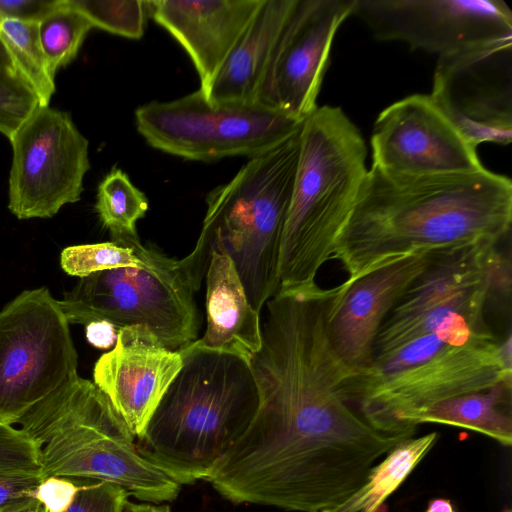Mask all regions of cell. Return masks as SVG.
I'll list each match as a JSON object with an SVG mask.
<instances>
[{
  "label": "cell",
  "mask_w": 512,
  "mask_h": 512,
  "mask_svg": "<svg viewBox=\"0 0 512 512\" xmlns=\"http://www.w3.org/2000/svg\"><path fill=\"white\" fill-rule=\"evenodd\" d=\"M322 512H330V511H322Z\"/></svg>",
  "instance_id": "ab89813d"
},
{
  "label": "cell",
  "mask_w": 512,
  "mask_h": 512,
  "mask_svg": "<svg viewBox=\"0 0 512 512\" xmlns=\"http://www.w3.org/2000/svg\"><path fill=\"white\" fill-rule=\"evenodd\" d=\"M148 207L144 193L119 168H113L98 186L95 209L113 243L120 245L138 236L136 222L145 216Z\"/></svg>",
  "instance_id": "cb8c5ba5"
},
{
  "label": "cell",
  "mask_w": 512,
  "mask_h": 512,
  "mask_svg": "<svg viewBox=\"0 0 512 512\" xmlns=\"http://www.w3.org/2000/svg\"><path fill=\"white\" fill-rule=\"evenodd\" d=\"M263 0H153L147 13L186 51L205 95Z\"/></svg>",
  "instance_id": "ac0fdd59"
},
{
  "label": "cell",
  "mask_w": 512,
  "mask_h": 512,
  "mask_svg": "<svg viewBox=\"0 0 512 512\" xmlns=\"http://www.w3.org/2000/svg\"><path fill=\"white\" fill-rule=\"evenodd\" d=\"M78 488L77 481L51 476L40 482L34 497L48 512H66L72 505Z\"/></svg>",
  "instance_id": "d6a6232c"
},
{
  "label": "cell",
  "mask_w": 512,
  "mask_h": 512,
  "mask_svg": "<svg viewBox=\"0 0 512 512\" xmlns=\"http://www.w3.org/2000/svg\"><path fill=\"white\" fill-rule=\"evenodd\" d=\"M0 470L41 475L36 443L20 428L0 423Z\"/></svg>",
  "instance_id": "f546056e"
},
{
  "label": "cell",
  "mask_w": 512,
  "mask_h": 512,
  "mask_svg": "<svg viewBox=\"0 0 512 512\" xmlns=\"http://www.w3.org/2000/svg\"><path fill=\"white\" fill-rule=\"evenodd\" d=\"M182 365L179 351L167 349L147 327L132 325L120 328L113 349L96 361L93 380L136 439Z\"/></svg>",
  "instance_id": "e0dca14e"
},
{
  "label": "cell",
  "mask_w": 512,
  "mask_h": 512,
  "mask_svg": "<svg viewBox=\"0 0 512 512\" xmlns=\"http://www.w3.org/2000/svg\"><path fill=\"white\" fill-rule=\"evenodd\" d=\"M128 496L124 488L106 481L79 484L74 501L66 512H123Z\"/></svg>",
  "instance_id": "4dcf8cb0"
},
{
  "label": "cell",
  "mask_w": 512,
  "mask_h": 512,
  "mask_svg": "<svg viewBox=\"0 0 512 512\" xmlns=\"http://www.w3.org/2000/svg\"><path fill=\"white\" fill-rule=\"evenodd\" d=\"M398 370L371 374L353 370L343 384L348 403L374 428L411 434L433 405L456 396L512 382V338L493 333L445 347L406 345Z\"/></svg>",
  "instance_id": "52a82bcc"
},
{
  "label": "cell",
  "mask_w": 512,
  "mask_h": 512,
  "mask_svg": "<svg viewBox=\"0 0 512 512\" xmlns=\"http://www.w3.org/2000/svg\"><path fill=\"white\" fill-rule=\"evenodd\" d=\"M0 66L9 68V69H14L17 71V69L14 65V62H13L9 52L7 51L6 47L2 43L1 39H0Z\"/></svg>",
  "instance_id": "74e56055"
},
{
  "label": "cell",
  "mask_w": 512,
  "mask_h": 512,
  "mask_svg": "<svg viewBox=\"0 0 512 512\" xmlns=\"http://www.w3.org/2000/svg\"><path fill=\"white\" fill-rule=\"evenodd\" d=\"M296 0H263L215 76L210 102H252Z\"/></svg>",
  "instance_id": "44dd1931"
},
{
  "label": "cell",
  "mask_w": 512,
  "mask_h": 512,
  "mask_svg": "<svg viewBox=\"0 0 512 512\" xmlns=\"http://www.w3.org/2000/svg\"><path fill=\"white\" fill-rule=\"evenodd\" d=\"M8 208L18 219L50 218L80 200L88 140L67 112L38 106L9 140Z\"/></svg>",
  "instance_id": "8fae6325"
},
{
  "label": "cell",
  "mask_w": 512,
  "mask_h": 512,
  "mask_svg": "<svg viewBox=\"0 0 512 512\" xmlns=\"http://www.w3.org/2000/svg\"><path fill=\"white\" fill-rule=\"evenodd\" d=\"M364 139L340 107H318L303 121L280 252V288L316 284L366 178ZM278 290V291H279Z\"/></svg>",
  "instance_id": "5b68a950"
},
{
  "label": "cell",
  "mask_w": 512,
  "mask_h": 512,
  "mask_svg": "<svg viewBox=\"0 0 512 512\" xmlns=\"http://www.w3.org/2000/svg\"><path fill=\"white\" fill-rule=\"evenodd\" d=\"M77 366L59 300L46 287L22 291L0 310V423L18 424L77 376Z\"/></svg>",
  "instance_id": "30bf717a"
},
{
  "label": "cell",
  "mask_w": 512,
  "mask_h": 512,
  "mask_svg": "<svg viewBox=\"0 0 512 512\" xmlns=\"http://www.w3.org/2000/svg\"><path fill=\"white\" fill-rule=\"evenodd\" d=\"M60 264L68 275L83 278L105 270L139 266L142 258L132 247L103 242L63 249Z\"/></svg>",
  "instance_id": "83f0119b"
},
{
  "label": "cell",
  "mask_w": 512,
  "mask_h": 512,
  "mask_svg": "<svg viewBox=\"0 0 512 512\" xmlns=\"http://www.w3.org/2000/svg\"><path fill=\"white\" fill-rule=\"evenodd\" d=\"M413 436L377 430L337 390L290 383L259 393L250 425L205 481L236 505L331 511L393 447Z\"/></svg>",
  "instance_id": "6da1fadb"
},
{
  "label": "cell",
  "mask_w": 512,
  "mask_h": 512,
  "mask_svg": "<svg viewBox=\"0 0 512 512\" xmlns=\"http://www.w3.org/2000/svg\"><path fill=\"white\" fill-rule=\"evenodd\" d=\"M59 0H0V23L6 19L39 22Z\"/></svg>",
  "instance_id": "836d02e7"
},
{
  "label": "cell",
  "mask_w": 512,
  "mask_h": 512,
  "mask_svg": "<svg viewBox=\"0 0 512 512\" xmlns=\"http://www.w3.org/2000/svg\"><path fill=\"white\" fill-rule=\"evenodd\" d=\"M178 351L182 368L135 446L143 458L187 485L205 480L246 431L259 394L247 359L192 343Z\"/></svg>",
  "instance_id": "3957f363"
},
{
  "label": "cell",
  "mask_w": 512,
  "mask_h": 512,
  "mask_svg": "<svg viewBox=\"0 0 512 512\" xmlns=\"http://www.w3.org/2000/svg\"><path fill=\"white\" fill-rule=\"evenodd\" d=\"M299 135L300 131L275 148L250 157L228 183L207 195L199 238L192 252L180 260L195 291L201 287L212 251L220 249L233 261L256 311L261 312L278 292L281 243Z\"/></svg>",
  "instance_id": "277c9868"
},
{
  "label": "cell",
  "mask_w": 512,
  "mask_h": 512,
  "mask_svg": "<svg viewBox=\"0 0 512 512\" xmlns=\"http://www.w3.org/2000/svg\"><path fill=\"white\" fill-rule=\"evenodd\" d=\"M353 5L354 0H296L255 101L304 121L317 108L334 36Z\"/></svg>",
  "instance_id": "4fadbf2b"
},
{
  "label": "cell",
  "mask_w": 512,
  "mask_h": 512,
  "mask_svg": "<svg viewBox=\"0 0 512 512\" xmlns=\"http://www.w3.org/2000/svg\"><path fill=\"white\" fill-rule=\"evenodd\" d=\"M92 28L87 17L69 0H59L38 22L40 44L52 76L76 58Z\"/></svg>",
  "instance_id": "484cf974"
},
{
  "label": "cell",
  "mask_w": 512,
  "mask_h": 512,
  "mask_svg": "<svg viewBox=\"0 0 512 512\" xmlns=\"http://www.w3.org/2000/svg\"><path fill=\"white\" fill-rule=\"evenodd\" d=\"M512 224V183L482 170L406 177L368 170L329 260L344 283L420 250L500 242Z\"/></svg>",
  "instance_id": "7a4b0ae2"
},
{
  "label": "cell",
  "mask_w": 512,
  "mask_h": 512,
  "mask_svg": "<svg viewBox=\"0 0 512 512\" xmlns=\"http://www.w3.org/2000/svg\"><path fill=\"white\" fill-rule=\"evenodd\" d=\"M17 425L39 449L42 480L58 476L106 481L153 504L173 501L181 490L137 452L134 435L107 395L79 375Z\"/></svg>",
  "instance_id": "8992f818"
},
{
  "label": "cell",
  "mask_w": 512,
  "mask_h": 512,
  "mask_svg": "<svg viewBox=\"0 0 512 512\" xmlns=\"http://www.w3.org/2000/svg\"><path fill=\"white\" fill-rule=\"evenodd\" d=\"M500 287L510 288V268L469 282L422 284L408 290L382 323L372 360L436 331L454 317L485 314L491 293Z\"/></svg>",
  "instance_id": "d6986e66"
},
{
  "label": "cell",
  "mask_w": 512,
  "mask_h": 512,
  "mask_svg": "<svg viewBox=\"0 0 512 512\" xmlns=\"http://www.w3.org/2000/svg\"><path fill=\"white\" fill-rule=\"evenodd\" d=\"M424 512H456L451 501L448 499L437 498L429 502Z\"/></svg>",
  "instance_id": "8d00e7d4"
},
{
  "label": "cell",
  "mask_w": 512,
  "mask_h": 512,
  "mask_svg": "<svg viewBox=\"0 0 512 512\" xmlns=\"http://www.w3.org/2000/svg\"><path fill=\"white\" fill-rule=\"evenodd\" d=\"M88 342L98 349H108L115 345L116 327L107 321H95L86 325Z\"/></svg>",
  "instance_id": "e575fe53"
},
{
  "label": "cell",
  "mask_w": 512,
  "mask_h": 512,
  "mask_svg": "<svg viewBox=\"0 0 512 512\" xmlns=\"http://www.w3.org/2000/svg\"><path fill=\"white\" fill-rule=\"evenodd\" d=\"M505 512H512L510 509L506 510Z\"/></svg>",
  "instance_id": "f35d334b"
},
{
  "label": "cell",
  "mask_w": 512,
  "mask_h": 512,
  "mask_svg": "<svg viewBox=\"0 0 512 512\" xmlns=\"http://www.w3.org/2000/svg\"><path fill=\"white\" fill-rule=\"evenodd\" d=\"M435 251L414 252L336 286L328 314V333L334 350L350 368L360 370L371 364L382 323Z\"/></svg>",
  "instance_id": "2e32d148"
},
{
  "label": "cell",
  "mask_w": 512,
  "mask_h": 512,
  "mask_svg": "<svg viewBox=\"0 0 512 512\" xmlns=\"http://www.w3.org/2000/svg\"><path fill=\"white\" fill-rule=\"evenodd\" d=\"M372 166L395 176L471 173L484 167L430 95L413 94L386 107L371 135Z\"/></svg>",
  "instance_id": "9a60e30c"
},
{
  "label": "cell",
  "mask_w": 512,
  "mask_h": 512,
  "mask_svg": "<svg viewBox=\"0 0 512 512\" xmlns=\"http://www.w3.org/2000/svg\"><path fill=\"white\" fill-rule=\"evenodd\" d=\"M40 474L0 470V512H14L36 501Z\"/></svg>",
  "instance_id": "1f68e13d"
},
{
  "label": "cell",
  "mask_w": 512,
  "mask_h": 512,
  "mask_svg": "<svg viewBox=\"0 0 512 512\" xmlns=\"http://www.w3.org/2000/svg\"><path fill=\"white\" fill-rule=\"evenodd\" d=\"M93 27L131 39L144 33L146 3L141 0H69Z\"/></svg>",
  "instance_id": "4316f807"
},
{
  "label": "cell",
  "mask_w": 512,
  "mask_h": 512,
  "mask_svg": "<svg viewBox=\"0 0 512 512\" xmlns=\"http://www.w3.org/2000/svg\"><path fill=\"white\" fill-rule=\"evenodd\" d=\"M438 437L437 432H431L397 444L371 469L362 486L330 512H378L430 452Z\"/></svg>",
  "instance_id": "603a6c76"
},
{
  "label": "cell",
  "mask_w": 512,
  "mask_h": 512,
  "mask_svg": "<svg viewBox=\"0 0 512 512\" xmlns=\"http://www.w3.org/2000/svg\"><path fill=\"white\" fill-rule=\"evenodd\" d=\"M38 106L26 80L16 70L0 66V133L10 140Z\"/></svg>",
  "instance_id": "f1b7e54d"
},
{
  "label": "cell",
  "mask_w": 512,
  "mask_h": 512,
  "mask_svg": "<svg viewBox=\"0 0 512 512\" xmlns=\"http://www.w3.org/2000/svg\"><path fill=\"white\" fill-rule=\"evenodd\" d=\"M205 280L207 328L192 344L249 361L261 347L260 312L248 301L233 261L222 250L212 251Z\"/></svg>",
  "instance_id": "ffe728a7"
},
{
  "label": "cell",
  "mask_w": 512,
  "mask_h": 512,
  "mask_svg": "<svg viewBox=\"0 0 512 512\" xmlns=\"http://www.w3.org/2000/svg\"><path fill=\"white\" fill-rule=\"evenodd\" d=\"M424 423L466 428L509 447L512 444V382L441 401L417 418V426Z\"/></svg>",
  "instance_id": "7402d4cb"
},
{
  "label": "cell",
  "mask_w": 512,
  "mask_h": 512,
  "mask_svg": "<svg viewBox=\"0 0 512 512\" xmlns=\"http://www.w3.org/2000/svg\"><path fill=\"white\" fill-rule=\"evenodd\" d=\"M0 39L18 73L36 93L39 106H49L55 93V77L48 69L40 44L38 22L6 19L0 23Z\"/></svg>",
  "instance_id": "d4e9b609"
},
{
  "label": "cell",
  "mask_w": 512,
  "mask_h": 512,
  "mask_svg": "<svg viewBox=\"0 0 512 512\" xmlns=\"http://www.w3.org/2000/svg\"><path fill=\"white\" fill-rule=\"evenodd\" d=\"M431 99L474 147L512 140V40L439 57Z\"/></svg>",
  "instance_id": "5bb4252c"
},
{
  "label": "cell",
  "mask_w": 512,
  "mask_h": 512,
  "mask_svg": "<svg viewBox=\"0 0 512 512\" xmlns=\"http://www.w3.org/2000/svg\"><path fill=\"white\" fill-rule=\"evenodd\" d=\"M121 245L134 248L142 264L80 278L59 300L69 324L107 321L119 329L143 325L172 351L197 340L195 290L180 260L143 245L138 236Z\"/></svg>",
  "instance_id": "ba28073f"
},
{
  "label": "cell",
  "mask_w": 512,
  "mask_h": 512,
  "mask_svg": "<svg viewBox=\"0 0 512 512\" xmlns=\"http://www.w3.org/2000/svg\"><path fill=\"white\" fill-rule=\"evenodd\" d=\"M352 16L377 40L439 57L512 40V12L502 0H354Z\"/></svg>",
  "instance_id": "7c38bea8"
},
{
  "label": "cell",
  "mask_w": 512,
  "mask_h": 512,
  "mask_svg": "<svg viewBox=\"0 0 512 512\" xmlns=\"http://www.w3.org/2000/svg\"><path fill=\"white\" fill-rule=\"evenodd\" d=\"M123 512H172L168 505H157L153 503H134L126 500Z\"/></svg>",
  "instance_id": "d590c367"
},
{
  "label": "cell",
  "mask_w": 512,
  "mask_h": 512,
  "mask_svg": "<svg viewBox=\"0 0 512 512\" xmlns=\"http://www.w3.org/2000/svg\"><path fill=\"white\" fill-rule=\"evenodd\" d=\"M138 132L155 149L184 159L254 157L298 133L303 121L252 102H210L197 90L135 110Z\"/></svg>",
  "instance_id": "9c48e42d"
}]
</instances>
